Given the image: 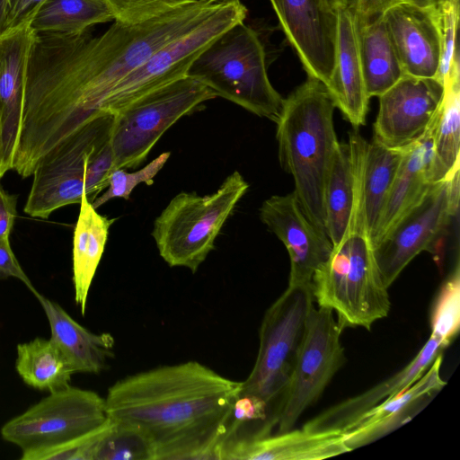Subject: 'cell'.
<instances>
[{"mask_svg":"<svg viewBox=\"0 0 460 460\" xmlns=\"http://www.w3.org/2000/svg\"><path fill=\"white\" fill-rule=\"evenodd\" d=\"M226 2L199 0L137 23L113 21L97 36L89 31L37 33L25 77L18 156L37 164L60 141L102 116L105 99L119 81Z\"/></svg>","mask_w":460,"mask_h":460,"instance_id":"cell-1","label":"cell"},{"mask_svg":"<svg viewBox=\"0 0 460 460\" xmlns=\"http://www.w3.org/2000/svg\"><path fill=\"white\" fill-rule=\"evenodd\" d=\"M241 391L242 381L192 360L127 376L104 399L110 419L146 437L154 460H218Z\"/></svg>","mask_w":460,"mask_h":460,"instance_id":"cell-2","label":"cell"},{"mask_svg":"<svg viewBox=\"0 0 460 460\" xmlns=\"http://www.w3.org/2000/svg\"><path fill=\"white\" fill-rule=\"evenodd\" d=\"M349 143L355 170L351 213L341 240L314 273L312 292L318 306L332 310L343 329L363 327L369 331L373 323L388 315L391 302L366 220L363 165L367 141L360 134L351 133Z\"/></svg>","mask_w":460,"mask_h":460,"instance_id":"cell-3","label":"cell"},{"mask_svg":"<svg viewBox=\"0 0 460 460\" xmlns=\"http://www.w3.org/2000/svg\"><path fill=\"white\" fill-rule=\"evenodd\" d=\"M335 108L326 85L308 77L283 100L276 121L279 163L293 177V193L306 217L324 231V185L340 143Z\"/></svg>","mask_w":460,"mask_h":460,"instance_id":"cell-4","label":"cell"},{"mask_svg":"<svg viewBox=\"0 0 460 460\" xmlns=\"http://www.w3.org/2000/svg\"><path fill=\"white\" fill-rule=\"evenodd\" d=\"M187 75L259 117L276 123L280 115L284 99L268 76L263 44L256 31L243 22L211 41Z\"/></svg>","mask_w":460,"mask_h":460,"instance_id":"cell-5","label":"cell"},{"mask_svg":"<svg viewBox=\"0 0 460 460\" xmlns=\"http://www.w3.org/2000/svg\"><path fill=\"white\" fill-rule=\"evenodd\" d=\"M248 189L249 183L234 171L211 194L178 193L154 221L151 235L159 255L170 267L195 273Z\"/></svg>","mask_w":460,"mask_h":460,"instance_id":"cell-6","label":"cell"},{"mask_svg":"<svg viewBox=\"0 0 460 460\" xmlns=\"http://www.w3.org/2000/svg\"><path fill=\"white\" fill-rule=\"evenodd\" d=\"M314 303L312 287L288 286L264 314L254 366L242 381L240 394L262 399L274 425Z\"/></svg>","mask_w":460,"mask_h":460,"instance_id":"cell-7","label":"cell"},{"mask_svg":"<svg viewBox=\"0 0 460 460\" xmlns=\"http://www.w3.org/2000/svg\"><path fill=\"white\" fill-rule=\"evenodd\" d=\"M217 94L186 75L138 98L113 115L114 169L139 166L164 132Z\"/></svg>","mask_w":460,"mask_h":460,"instance_id":"cell-8","label":"cell"},{"mask_svg":"<svg viewBox=\"0 0 460 460\" xmlns=\"http://www.w3.org/2000/svg\"><path fill=\"white\" fill-rule=\"evenodd\" d=\"M105 399L68 385L13 417L0 429L2 438L18 447L22 460L87 435L108 420Z\"/></svg>","mask_w":460,"mask_h":460,"instance_id":"cell-9","label":"cell"},{"mask_svg":"<svg viewBox=\"0 0 460 460\" xmlns=\"http://www.w3.org/2000/svg\"><path fill=\"white\" fill-rule=\"evenodd\" d=\"M113 115L97 117L50 149L37 164L24 212L48 218L56 209L80 203L93 161L111 145Z\"/></svg>","mask_w":460,"mask_h":460,"instance_id":"cell-10","label":"cell"},{"mask_svg":"<svg viewBox=\"0 0 460 460\" xmlns=\"http://www.w3.org/2000/svg\"><path fill=\"white\" fill-rule=\"evenodd\" d=\"M241 0L224 4L201 24L153 53L119 81L105 99L101 115H115L143 95L187 75L199 53L217 37L245 20Z\"/></svg>","mask_w":460,"mask_h":460,"instance_id":"cell-11","label":"cell"},{"mask_svg":"<svg viewBox=\"0 0 460 460\" xmlns=\"http://www.w3.org/2000/svg\"><path fill=\"white\" fill-rule=\"evenodd\" d=\"M344 329L327 308L312 307L294 368L278 413V432L292 429L300 415L321 396L346 361Z\"/></svg>","mask_w":460,"mask_h":460,"instance_id":"cell-12","label":"cell"},{"mask_svg":"<svg viewBox=\"0 0 460 460\" xmlns=\"http://www.w3.org/2000/svg\"><path fill=\"white\" fill-rule=\"evenodd\" d=\"M459 169L433 182L421 199L373 246L385 285L394 282L405 267L430 248L456 215L459 205Z\"/></svg>","mask_w":460,"mask_h":460,"instance_id":"cell-13","label":"cell"},{"mask_svg":"<svg viewBox=\"0 0 460 460\" xmlns=\"http://www.w3.org/2000/svg\"><path fill=\"white\" fill-rule=\"evenodd\" d=\"M445 91L437 78L404 75L378 96L373 140L388 147H402L420 137L438 112Z\"/></svg>","mask_w":460,"mask_h":460,"instance_id":"cell-14","label":"cell"},{"mask_svg":"<svg viewBox=\"0 0 460 460\" xmlns=\"http://www.w3.org/2000/svg\"><path fill=\"white\" fill-rule=\"evenodd\" d=\"M260 218L288 251V286L312 287L314 273L332 251L326 232L306 217L293 192L265 199L260 208Z\"/></svg>","mask_w":460,"mask_h":460,"instance_id":"cell-15","label":"cell"},{"mask_svg":"<svg viewBox=\"0 0 460 460\" xmlns=\"http://www.w3.org/2000/svg\"><path fill=\"white\" fill-rule=\"evenodd\" d=\"M308 77L327 84L334 62L337 13L325 0H270Z\"/></svg>","mask_w":460,"mask_h":460,"instance_id":"cell-16","label":"cell"},{"mask_svg":"<svg viewBox=\"0 0 460 460\" xmlns=\"http://www.w3.org/2000/svg\"><path fill=\"white\" fill-rule=\"evenodd\" d=\"M382 17L404 75L438 79L442 54L438 6L399 1Z\"/></svg>","mask_w":460,"mask_h":460,"instance_id":"cell-17","label":"cell"},{"mask_svg":"<svg viewBox=\"0 0 460 460\" xmlns=\"http://www.w3.org/2000/svg\"><path fill=\"white\" fill-rule=\"evenodd\" d=\"M36 35L31 21L0 34V180L13 168L26 72Z\"/></svg>","mask_w":460,"mask_h":460,"instance_id":"cell-18","label":"cell"},{"mask_svg":"<svg viewBox=\"0 0 460 460\" xmlns=\"http://www.w3.org/2000/svg\"><path fill=\"white\" fill-rule=\"evenodd\" d=\"M350 451L341 430L302 428L275 435L229 434L218 460H322Z\"/></svg>","mask_w":460,"mask_h":460,"instance_id":"cell-19","label":"cell"},{"mask_svg":"<svg viewBox=\"0 0 460 460\" xmlns=\"http://www.w3.org/2000/svg\"><path fill=\"white\" fill-rule=\"evenodd\" d=\"M443 352L425 373L407 388L379 402L343 429L350 450L370 444L417 415L447 385L440 375Z\"/></svg>","mask_w":460,"mask_h":460,"instance_id":"cell-20","label":"cell"},{"mask_svg":"<svg viewBox=\"0 0 460 460\" xmlns=\"http://www.w3.org/2000/svg\"><path fill=\"white\" fill-rule=\"evenodd\" d=\"M334 62L326 87L344 118L356 128L363 126L368 111L358 49V30L351 8L337 12Z\"/></svg>","mask_w":460,"mask_h":460,"instance_id":"cell-21","label":"cell"},{"mask_svg":"<svg viewBox=\"0 0 460 460\" xmlns=\"http://www.w3.org/2000/svg\"><path fill=\"white\" fill-rule=\"evenodd\" d=\"M446 347L429 336L415 357L399 372L362 394L348 398L305 423L311 430H342L363 413L419 379Z\"/></svg>","mask_w":460,"mask_h":460,"instance_id":"cell-22","label":"cell"},{"mask_svg":"<svg viewBox=\"0 0 460 460\" xmlns=\"http://www.w3.org/2000/svg\"><path fill=\"white\" fill-rule=\"evenodd\" d=\"M434 119L420 137L404 146L399 170L372 240L373 246L421 199L433 183Z\"/></svg>","mask_w":460,"mask_h":460,"instance_id":"cell-23","label":"cell"},{"mask_svg":"<svg viewBox=\"0 0 460 460\" xmlns=\"http://www.w3.org/2000/svg\"><path fill=\"white\" fill-rule=\"evenodd\" d=\"M49 321L50 340L75 373L98 374L113 358L114 339L108 332L93 333L74 320L58 303L37 292Z\"/></svg>","mask_w":460,"mask_h":460,"instance_id":"cell-24","label":"cell"},{"mask_svg":"<svg viewBox=\"0 0 460 460\" xmlns=\"http://www.w3.org/2000/svg\"><path fill=\"white\" fill-rule=\"evenodd\" d=\"M79 204L73 239V283L75 304L84 315L89 290L105 249L109 229L117 218L99 214L86 194Z\"/></svg>","mask_w":460,"mask_h":460,"instance_id":"cell-25","label":"cell"},{"mask_svg":"<svg viewBox=\"0 0 460 460\" xmlns=\"http://www.w3.org/2000/svg\"><path fill=\"white\" fill-rule=\"evenodd\" d=\"M357 30L365 90L369 99L378 97L404 73L382 15Z\"/></svg>","mask_w":460,"mask_h":460,"instance_id":"cell-26","label":"cell"},{"mask_svg":"<svg viewBox=\"0 0 460 460\" xmlns=\"http://www.w3.org/2000/svg\"><path fill=\"white\" fill-rule=\"evenodd\" d=\"M403 154L404 146L388 147L374 140L367 143L363 165V192L371 243L378 228Z\"/></svg>","mask_w":460,"mask_h":460,"instance_id":"cell-27","label":"cell"},{"mask_svg":"<svg viewBox=\"0 0 460 460\" xmlns=\"http://www.w3.org/2000/svg\"><path fill=\"white\" fill-rule=\"evenodd\" d=\"M442 102L434 119L433 182L459 166L460 86L458 58L444 83Z\"/></svg>","mask_w":460,"mask_h":460,"instance_id":"cell-28","label":"cell"},{"mask_svg":"<svg viewBox=\"0 0 460 460\" xmlns=\"http://www.w3.org/2000/svg\"><path fill=\"white\" fill-rule=\"evenodd\" d=\"M355 170L350 144L339 143L324 185L325 231L332 247L347 228L354 199Z\"/></svg>","mask_w":460,"mask_h":460,"instance_id":"cell-29","label":"cell"},{"mask_svg":"<svg viewBox=\"0 0 460 460\" xmlns=\"http://www.w3.org/2000/svg\"><path fill=\"white\" fill-rule=\"evenodd\" d=\"M16 351L15 369L27 385L49 393L70 385L75 372L50 338L20 343Z\"/></svg>","mask_w":460,"mask_h":460,"instance_id":"cell-30","label":"cell"},{"mask_svg":"<svg viewBox=\"0 0 460 460\" xmlns=\"http://www.w3.org/2000/svg\"><path fill=\"white\" fill-rule=\"evenodd\" d=\"M111 21L114 16L102 0H46L31 27L39 34L77 35Z\"/></svg>","mask_w":460,"mask_h":460,"instance_id":"cell-31","label":"cell"},{"mask_svg":"<svg viewBox=\"0 0 460 460\" xmlns=\"http://www.w3.org/2000/svg\"><path fill=\"white\" fill-rule=\"evenodd\" d=\"M92 460H154V456L139 430L110 419L94 444Z\"/></svg>","mask_w":460,"mask_h":460,"instance_id":"cell-32","label":"cell"},{"mask_svg":"<svg viewBox=\"0 0 460 460\" xmlns=\"http://www.w3.org/2000/svg\"><path fill=\"white\" fill-rule=\"evenodd\" d=\"M460 327V272L455 270L441 285L430 313V335L447 348L456 337Z\"/></svg>","mask_w":460,"mask_h":460,"instance_id":"cell-33","label":"cell"},{"mask_svg":"<svg viewBox=\"0 0 460 460\" xmlns=\"http://www.w3.org/2000/svg\"><path fill=\"white\" fill-rule=\"evenodd\" d=\"M170 155V152H164L143 168L132 172L122 168L112 170L105 191L92 202L93 207L97 209L117 198L128 199L133 190L140 183L152 185L154 178L163 169Z\"/></svg>","mask_w":460,"mask_h":460,"instance_id":"cell-34","label":"cell"},{"mask_svg":"<svg viewBox=\"0 0 460 460\" xmlns=\"http://www.w3.org/2000/svg\"><path fill=\"white\" fill-rule=\"evenodd\" d=\"M114 16L123 23L144 22L199 0H102Z\"/></svg>","mask_w":460,"mask_h":460,"instance_id":"cell-35","label":"cell"},{"mask_svg":"<svg viewBox=\"0 0 460 460\" xmlns=\"http://www.w3.org/2000/svg\"><path fill=\"white\" fill-rule=\"evenodd\" d=\"M442 31V54L438 79L445 83L454 62L457 59L456 35L458 22V6L452 4H438Z\"/></svg>","mask_w":460,"mask_h":460,"instance_id":"cell-36","label":"cell"},{"mask_svg":"<svg viewBox=\"0 0 460 460\" xmlns=\"http://www.w3.org/2000/svg\"><path fill=\"white\" fill-rule=\"evenodd\" d=\"M14 278L22 282L35 295L38 291L22 270L14 255L10 242L0 241V279Z\"/></svg>","mask_w":460,"mask_h":460,"instance_id":"cell-37","label":"cell"},{"mask_svg":"<svg viewBox=\"0 0 460 460\" xmlns=\"http://www.w3.org/2000/svg\"><path fill=\"white\" fill-rule=\"evenodd\" d=\"M398 0H355L352 11L357 26H361L382 15Z\"/></svg>","mask_w":460,"mask_h":460,"instance_id":"cell-38","label":"cell"},{"mask_svg":"<svg viewBox=\"0 0 460 460\" xmlns=\"http://www.w3.org/2000/svg\"><path fill=\"white\" fill-rule=\"evenodd\" d=\"M46 0H12L4 31L18 24L31 21Z\"/></svg>","mask_w":460,"mask_h":460,"instance_id":"cell-39","label":"cell"},{"mask_svg":"<svg viewBox=\"0 0 460 460\" xmlns=\"http://www.w3.org/2000/svg\"><path fill=\"white\" fill-rule=\"evenodd\" d=\"M17 198L0 185V241L8 242L16 218Z\"/></svg>","mask_w":460,"mask_h":460,"instance_id":"cell-40","label":"cell"},{"mask_svg":"<svg viewBox=\"0 0 460 460\" xmlns=\"http://www.w3.org/2000/svg\"><path fill=\"white\" fill-rule=\"evenodd\" d=\"M12 0H0V34L4 31Z\"/></svg>","mask_w":460,"mask_h":460,"instance_id":"cell-41","label":"cell"},{"mask_svg":"<svg viewBox=\"0 0 460 460\" xmlns=\"http://www.w3.org/2000/svg\"><path fill=\"white\" fill-rule=\"evenodd\" d=\"M355 0H325L326 4L330 9L334 12H337L342 8H351L353 7Z\"/></svg>","mask_w":460,"mask_h":460,"instance_id":"cell-42","label":"cell"},{"mask_svg":"<svg viewBox=\"0 0 460 460\" xmlns=\"http://www.w3.org/2000/svg\"><path fill=\"white\" fill-rule=\"evenodd\" d=\"M401 2H406L413 4L421 7H432L440 4V0H398Z\"/></svg>","mask_w":460,"mask_h":460,"instance_id":"cell-43","label":"cell"},{"mask_svg":"<svg viewBox=\"0 0 460 460\" xmlns=\"http://www.w3.org/2000/svg\"><path fill=\"white\" fill-rule=\"evenodd\" d=\"M214 1H230V0H214Z\"/></svg>","mask_w":460,"mask_h":460,"instance_id":"cell-44","label":"cell"}]
</instances>
